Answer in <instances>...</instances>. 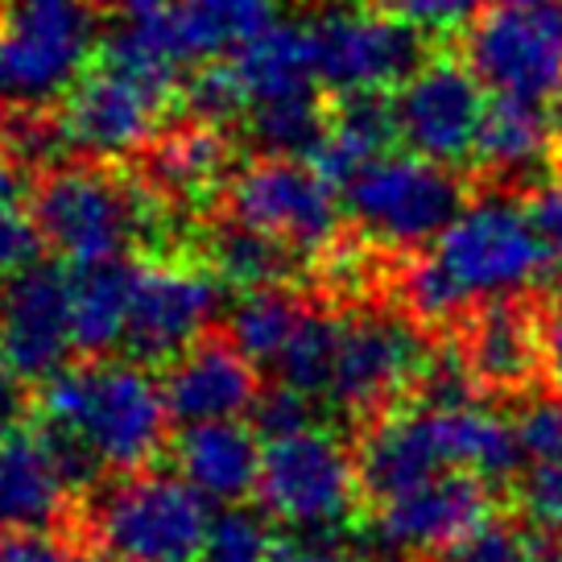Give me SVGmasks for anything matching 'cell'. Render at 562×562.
Wrapping results in <instances>:
<instances>
[{
    "instance_id": "obj_1",
    "label": "cell",
    "mask_w": 562,
    "mask_h": 562,
    "mask_svg": "<svg viewBox=\"0 0 562 562\" xmlns=\"http://www.w3.org/2000/svg\"><path fill=\"white\" fill-rule=\"evenodd\" d=\"M42 418L54 439H63L88 468L104 472H145L166 447L170 405L161 381L137 360H91L67 364L42 393Z\"/></svg>"
},
{
    "instance_id": "obj_2",
    "label": "cell",
    "mask_w": 562,
    "mask_h": 562,
    "mask_svg": "<svg viewBox=\"0 0 562 562\" xmlns=\"http://www.w3.org/2000/svg\"><path fill=\"white\" fill-rule=\"evenodd\" d=\"M521 459L517 422H505L488 405H430L389 414L372 426L360 451V488L376 505L447 472H468L475 480H501Z\"/></svg>"
},
{
    "instance_id": "obj_3",
    "label": "cell",
    "mask_w": 562,
    "mask_h": 562,
    "mask_svg": "<svg viewBox=\"0 0 562 562\" xmlns=\"http://www.w3.org/2000/svg\"><path fill=\"white\" fill-rule=\"evenodd\" d=\"M30 211L42 245L54 248L70 269L124 261L128 248L149 240L158 228L154 191L133 187L95 161L54 166L30 194Z\"/></svg>"
},
{
    "instance_id": "obj_4",
    "label": "cell",
    "mask_w": 562,
    "mask_h": 562,
    "mask_svg": "<svg viewBox=\"0 0 562 562\" xmlns=\"http://www.w3.org/2000/svg\"><path fill=\"white\" fill-rule=\"evenodd\" d=\"M91 54V0H9L0 9V104L37 116L79 88Z\"/></svg>"
},
{
    "instance_id": "obj_5",
    "label": "cell",
    "mask_w": 562,
    "mask_h": 562,
    "mask_svg": "<svg viewBox=\"0 0 562 562\" xmlns=\"http://www.w3.org/2000/svg\"><path fill=\"white\" fill-rule=\"evenodd\" d=\"M207 505L178 472L121 475L91 509L88 550L108 562H191L215 517Z\"/></svg>"
},
{
    "instance_id": "obj_6",
    "label": "cell",
    "mask_w": 562,
    "mask_h": 562,
    "mask_svg": "<svg viewBox=\"0 0 562 562\" xmlns=\"http://www.w3.org/2000/svg\"><path fill=\"white\" fill-rule=\"evenodd\" d=\"M430 261L468 302H509L538 285L550 265L533 207L505 194L475 199L456 215V224L435 240Z\"/></svg>"
},
{
    "instance_id": "obj_7",
    "label": "cell",
    "mask_w": 562,
    "mask_h": 562,
    "mask_svg": "<svg viewBox=\"0 0 562 562\" xmlns=\"http://www.w3.org/2000/svg\"><path fill=\"white\" fill-rule=\"evenodd\" d=\"M468 207L451 166L418 154H385L344 187L351 224L381 248L435 245Z\"/></svg>"
},
{
    "instance_id": "obj_8",
    "label": "cell",
    "mask_w": 562,
    "mask_h": 562,
    "mask_svg": "<svg viewBox=\"0 0 562 562\" xmlns=\"http://www.w3.org/2000/svg\"><path fill=\"white\" fill-rule=\"evenodd\" d=\"M175 91L178 83L100 54V67H91L54 112V128L63 137V149H79L95 161L128 158L158 140Z\"/></svg>"
},
{
    "instance_id": "obj_9",
    "label": "cell",
    "mask_w": 562,
    "mask_h": 562,
    "mask_svg": "<svg viewBox=\"0 0 562 562\" xmlns=\"http://www.w3.org/2000/svg\"><path fill=\"white\" fill-rule=\"evenodd\" d=\"M232 224L261 232L290 252H327L339 232L335 182L302 158H257L224 182Z\"/></svg>"
},
{
    "instance_id": "obj_10",
    "label": "cell",
    "mask_w": 562,
    "mask_h": 562,
    "mask_svg": "<svg viewBox=\"0 0 562 562\" xmlns=\"http://www.w3.org/2000/svg\"><path fill=\"white\" fill-rule=\"evenodd\" d=\"M360 468L344 442L327 430H299L265 442L261 459V509L294 529H335L348 521L360 496Z\"/></svg>"
},
{
    "instance_id": "obj_11",
    "label": "cell",
    "mask_w": 562,
    "mask_h": 562,
    "mask_svg": "<svg viewBox=\"0 0 562 562\" xmlns=\"http://www.w3.org/2000/svg\"><path fill=\"white\" fill-rule=\"evenodd\" d=\"M323 88L339 95H385L422 67L418 25L402 13L331 4L306 21Z\"/></svg>"
},
{
    "instance_id": "obj_12",
    "label": "cell",
    "mask_w": 562,
    "mask_h": 562,
    "mask_svg": "<svg viewBox=\"0 0 562 562\" xmlns=\"http://www.w3.org/2000/svg\"><path fill=\"white\" fill-rule=\"evenodd\" d=\"M91 475L63 439L37 426L0 435V538H46L67 521L75 488Z\"/></svg>"
},
{
    "instance_id": "obj_13",
    "label": "cell",
    "mask_w": 562,
    "mask_h": 562,
    "mask_svg": "<svg viewBox=\"0 0 562 562\" xmlns=\"http://www.w3.org/2000/svg\"><path fill=\"white\" fill-rule=\"evenodd\" d=\"M397 112V137L439 166H459L463 158H475V140L488 116L484 83L468 63L435 58L422 63L393 95Z\"/></svg>"
},
{
    "instance_id": "obj_14",
    "label": "cell",
    "mask_w": 562,
    "mask_h": 562,
    "mask_svg": "<svg viewBox=\"0 0 562 562\" xmlns=\"http://www.w3.org/2000/svg\"><path fill=\"white\" fill-rule=\"evenodd\" d=\"M430 348L402 315L364 311L339 331V356L331 372V402L351 414H372L397 402L409 385H422Z\"/></svg>"
},
{
    "instance_id": "obj_15",
    "label": "cell",
    "mask_w": 562,
    "mask_h": 562,
    "mask_svg": "<svg viewBox=\"0 0 562 562\" xmlns=\"http://www.w3.org/2000/svg\"><path fill=\"white\" fill-rule=\"evenodd\" d=\"M75 348L70 269L34 265L0 285V364L18 381L46 385Z\"/></svg>"
},
{
    "instance_id": "obj_16",
    "label": "cell",
    "mask_w": 562,
    "mask_h": 562,
    "mask_svg": "<svg viewBox=\"0 0 562 562\" xmlns=\"http://www.w3.org/2000/svg\"><path fill=\"white\" fill-rule=\"evenodd\" d=\"M220 311V278L194 261L137 265L133 315L124 348L137 360H178L203 344L211 318Z\"/></svg>"
},
{
    "instance_id": "obj_17",
    "label": "cell",
    "mask_w": 562,
    "mask_h": 562,
    "mask_svg": "<svg viewBox=\"0 0 562 562\" xmlns=\"http://www.w3.org/2000/svg\"><path fill=\"white\" fill-rule=\"evenodd\" d=\"M468 67L505 100H546L562 83V42L546 9L492 4L468 34Z\"/></svg>"
},
{
    "instance_id": "obj_18",
    "label": "cell",
    "mask_w": 562,
    "mask_h": 562,
    "mask_svg": "<svg viewBox=\"0 0 562 562\" xmlns=\"http://www.w3.org/2000/svg\"><path fill=\"white\" fill-rule=\"evenodd\" d=\"M484 521H488L484 480L468 472H447L376 505L372 533L402 554H435V550L442 554Z\"/></svg>"
},
{
    "instance_id": "obj_19",
    "label": "cell",
    "mask_w": 562,
    "mask_h": 562,
    "mask_svg": "<svg viewBox=\"0 0 562 562\" xmlns=\"http://www.w3.org/2000/svg\"><path fill=\"white\" fill-rule=\"evenodd\" d=\"M161 393L170 405V418L182 426L240 422V414H252V405L261 397L257 364L232 339H203L170 360V369L161 376Z\"/></svg>"
},
{
    "instance_id": "obj_20",
    "label": "cell",
    "mask_w": 562,
    "mask_h": 562,
    "mask_svg": "<svg viewBox=\"0 0 562 562\" xmlns=\"http://www.w3.org/2000/svg\"><path fill=\"white\" fill-rule=\"evenodd\" d=\"M265 447L245 422H207L182 426L175 439V468L211 505H240L261 484Z\"/></svg>"
},
{
    "instance_id": "obj_21",
    "label": "cell",
    "mask_w": 562,
    "mask_h": 562,
    "mask_svg": "<svg viewBox=\"0 0 562 562\" xmlns=\"http://www.w3.org/2000/svg\"><path fill=\"white\" fill-rule=\"evenodd\" d=\"M228 67L236 75L240 95H245V116L252 108L306 100L318 88L315 46H311V30L306 25H285V21H278L257 42H248V46H240V50L232 54Z\"/></svg>"
},
{
    "instance_id": "obj_22",
    "label": "cell",
    "mask_w": 562,
    "mask_h": 562,
    "mask_svg": "<svg viewBox=\"0 0 562 562\" xmlns=\"http://www.w3.org/2000/svg\"><path fill=\"white\" fill-rule=\"evenodd\" d=\"M463 360L480 385L492 389H521L542 364V331H533L517 306L509 302H492L488 311H480L463 339Z\"/></svg>"
},
{
    "instance_id": "obj_23",
    "label": "cell",
    "mask_w": 562,
    "mask_h": 562,
    "mask_svg": "<svg viewBox=\"0 0 562 562\" xmlns=\"http://www.w3.org/2000/svg\"><path fill=\"white\" fill-rule=\"evenodd\" d=\"M133 290H137V265L104 261L70 269V318H75V348L104 360L121 348L133 315Z\"/></svg>"
},
{
    "instance_id": "obj_24",
    "label": "cell",
    "mask_w": 562,
    "mask_h": 562,
    "mask_svg": "<svg viewBox=\"0 0 562 562\" xmlns=\"http://www.w3.org/2000/svg\"><path fill=\"white\" fill-rule=\"evenodd\" d=\"M397 137V112L385 95H344V104L327 121V133L311 154L318 175L348 187L351 178L376 158H385V145Z\"/></svg>"
},
{
    "instance_id": "obj_25",
    "label": "cell",
    "mask_w": 562,
    "mask_h": 562,
    "mask_svg": "<svg viewBox=\"0 0 562 562\" xmlns=\"http://www.w3.org/2000/svg\"><path fill=\"white\" fill-rule=\"evenodd\" d=\"M145 161V187L154 199H170V203H194L207 191L220 187L224 178V140L211 124H191L178 128L175 137L154 140Z\"/></svg>"
},
{
    "instance_id": "obj_26",
    "label": "cell",
    "mask_w": 562,
    "mask_h": 562,
    "mask_svg": "<svg viewBox=\"0 0 562 562\" xmlns=\"http://www.w3.org/2000/svg\"><path fill=\"white\" fill-rule=\"evenodd\" d=\"M550 121L533 100H505L496 95L488 104L480 140H475V158L484 170L505 178H526L550 154Z\"/></svg>"
},
{
    "instance_id": "obj_27",
    "label": "cell",
    "mask_w": 562,
    "mask_h": 562,
    "mask_svg": "<svg viewBox=\"0 0 562 562\" xmlns=\"http://www.w3.org/2000/svg\"><path fill=\"white\" fill-rule=\"evenodd\" d=\"M194 58L236 54L278 25V0H175Z\"/></svg>"
},
{
    "instance_id": "obj_28",
    "label": "cell",
    "mask_w": 562,
    "mask_h": 562,
    "mask_svg": "<svg viewBox=\"0 0 562 562\" xmlns=\"http://www.w3.org/2000/svg\"><path fill=\"white\" fill-rule=\"evenodd\" d=\"M311 302L269 285V290H248L236 299L228 315V339L245 351L257 369H273L278 356L285 351L290 335L299 331L302 315H306Z\"/></svg>"
},
{
    "instance_id": "obj_29",
    "label": "cell",
    "mask_w": 562,
    "mask_h": 562,
    "mask_svg": "<svg viewBox=\"0 0 562 562\" xmlns=\"http://www.w3.org/2000/svg\"><path fill=\"white\" fill-rule=\"evenodd\" d=\"M290 248L269 240L261 232L245 228V224H220L207 240V269L215 278L232 285V290H269L281 285V278L290 273Z\"/></svg>"
},
{
    "instance_id": "obj_30",
    "label": "cell",
    "mask_w": 562,
    "mask_h": 562,
    "mask_svg": "<svg viewBox=\"0 0 562 562\" xmlns=\"http://www.w3.org/2000/svg\"><path fill=\"white\" fill-rule=\"evenodd\" d=\"M339 331H344V327H339L323 306L311 302L299 323V331L290 335V344H285V351L278 356V364L269 369L278 376V385L299 389L306 397L327 393V389H331L335 356H339Z\"/></svg>"
},
{
    "instance_id": "obj_31",
    "label": "cell",
    "mask_w": 562,
    "mask_h": 562,
    "mask_svg": "<svg viewBox=\"0 0 562 562\" xmlns=\"http://www.w3.org/2000/svg\"><path fill=\"white\" fill-rule=\"evenodd\" d=\"M42 232L34 224V211L25 207V178L21 161L0 154V285L37 265Z\"/></svg>"
},
{
    "instance_id": "obj_32",
    "label": "cell",
    "mask_w": 562,
    "mask_h": 562,
    "mask_svg": "<svg viewBox=\"0 0 562 562\" xmlns=\"http://www.w3.org/2000/svg\"><path fill=\"white\" fill-rule=\"evenodd\" d=\"M278 538L269 533V521L261 513L232 505V509L215 513L207 529V542L199 562H269L273 559Z\"/></svg>"
},
{
    "instance_id": "obj_33",
    "label": "cell",
    "mask_w": 562,
    "mask_h": 562,
    "mask_svg": "<svg viewBox=\"0 0 562 562\" xmlns=\"http://www.w3.org/2000/svg\"><path fill=\"white\" fill-rule=\"evenodd\" d=\"M439 562H538V546L513 521H484L451 550H442Z\"/></svg>"
},
{
    "instance_id": "obj_34",
    "label": "cell",
    "mask_w": 562,
    "mask_h": 562,
    "mask_svg": "<svg viewBox=\"0 0 562 562\" xmlns=\"http://www.w3.org/2000/svg\"><path fill=\"white\" fill-rule=\"evenodd\" d=\"M402 294L422 323H447V318H456L463 311V299L456 294V285L442 278V269L430 257H418L405 269Z\"/></svg>"
},
{
    "instance_id": "obj_35",
    "label": "cell",
    "mask_w": 562,
    "mask_h": 562,
    "mask_svg": "<svg viewBox=\"0 0 562 562\" xmlns=\"http://www.w3.org/2000/svg\"><path fill=\"white\" fill-rule=\"evenodd\" d=\"M517 439L538 468L562 463V393L533 397L517 418Z\"/></svg>"
},
{
    "instance_id": "obj_36",
    "label": "cell",
    "mask_w": 562,
    "mask_h": 562,
    "mask_svg": "<svg viewBox=\"0 0 562 562\" xmlns=\"http://www.w3.org/2000/svg\"><path fill=\"white\" fill-rule=\"evenodd\" d=\"M252 418H257V430L269 439H285V435H299V430H311V397L299 393V389L273 385L269 393L257 397L252 405Z\"/></svg>"
},
{
    "instance_id": "obj_37",
    "label": "cell",
    "mask_w": 562,
    "mask_h": 562,
    "mask_svg": "<svg viewBox=\"0 0 562 562\" xmlns=\"http://www.w3.org/2000/svg\"><path fill=\"white\" fill-rule=\"evenodd\" d=\"M521 501H526V513L533 526L562 533V463L533 468V475L521 488Z\"/></svg>"
},
{
    "instance_id": "obj_38",
    "label": "cell",
    "mask_w": 562,
    "mask_h": 562,
    "mask_svg": "<svg viewBox=\"0 0 562 562\" xmlns=\"http://www.w3.org/2000/svg\"><path fill=\"white\" fill-rule=\"evenodd\" d=\"M269 562H351V550L331 529H294L290 538H278Z\"/></svg>"
},
{
    "instance_id": "obj_39",
    "label": "cell",
    "mask_w": 562,
    "mask_h": 562,
    "mask_svg": "<svg viewBox=\"0 0 562 562\" xmlns=\"http://www.w3.org/2000/svg\"><path fill=\"white\" fill-rule=\"evenodd\" d=\"M0 562H108L88 546H63L58 538H0Z\"/></svg>"
},
{
    "instance_id": "obj_40",
    "label": "cell",
    "mask_w": 562,
    "mask_h": 562,
    "mask_svg": "<svg viewBox=\"0 0 562 562\" xmlns=\"http://www.w3.org/2000/svg\"><path fill=\"white\" fill-rule=\"evenodd\" d=\"M327 281H331L335 294L356 299V294H369L372 281H376V261L360 248H335L327 257Z\"/></svg>"
},
{
    "instance_id": "obj_41",
    "label": "cell",
    "mask_w": 562,
    "mask_h": 562,
    "mask_svg": "<svg viewBox=\"0 0 562 562\" xmlns=\"http://www.w3.org/2000/svg\"><path fill=\"white\" fill-rule=\"evenodd\" d=\"M480 4L484 0H397L402 18H409L414 25H426V30H456Z\"/></svg>"
},
{
    "instance_id": "obj_42",
    "label": "cell",
    "mask_w": 562,
    "mask_h": 562,
    "mask_svg": "<svg viewBox=\"0 0 562 562\" xmlns=\"http://www.w3.org/2000/svg\"><path fill=\"white\" fill-rule=\"evenodd\" d=\"M533 220H538V232L546 240V252H550V265L559 269L562 278V182H550L538 191L533 199Z\"/></svg>"
},
{
    "instance_id": "obj_43",
    "label": "cell",
    "mask_w": 562,
    "mask_h": 562,
    "mask_svg": "<svg viewBox=\"0 0 562 562\" xmlns=\"http://www.w3.org/2000/svg\"><path fill=\"white\" fill-rule=\"evenodd\" d=\"M21 414H25V381H18L13 372L0 364V435L25 426Z\"/></svg>"
},
{
    "instance_id": "obj_44",
    "label": "cell",
    "mask_w": 562,
    "mask_h": 562,
    "mask_svg": "<svg viewBox=\"0 0 562 562\" xmlns=\"http://www.w3.org/2000/svg\"><path fill=\"white\" fill-rule=\"evenodd\" d=\"M542 369L550 385L562 393V311H554L542 327Z\"/></svg>"
},
{
    "instance_id": "obj_45",
    "label": "cell",
    "mask_w": 562,
    "mask_h": 562,
    "mask_svg": "<svg viewBox=\"0 0 562 562\" xmlns=\"http://www.w3.org/2000/svg\"><path fill=\"white\" fill-rule=\"evenodd\" d=\"M91 4H95V13L128 21V18H140V13H154V9H161L166 0H91Z\"/></svg>"
},
{
    "instance_id": "obj_46",
    "label": "cell",
    "mask_w": 562,
    "mask_h": 562,
    "mask_svg": "<svg viewBox=\"0 0 562 562\" xmlns=\"http://www.w3.org/2000/svg\"><path fill=\"white\" fill-rule=\"evenodd\" d=\"M492 4H513V9H546L550 0H492Z\"/></svg>"
},
{
    "instance_id": "obj_47",
    "label": "cell",
    "mask_w": 562,
    "mask_h": 562,
    "mask_svg": "<svg viewBox=\"0 0 562 562\" xmlns=\"http://www.w3.org/2000/svg\"><path fill=\"white\" fill-rule=\"evenodd\" d=\"M550 18H554V30H559V42H562V0H550Z\"/></svg>"
},
{
    "instance_id": "obj_48",
    "label": "cell",
    "mask_w": 562,
    "mask_h": 562,
    "mask_svg": "<svg viewBox=\"0 0 562 562\" xmlns=\"http://www.w3.org/2000/svg\"><path fill=\"white\" fill-rule=\"evenodd\" d=\"M554 133L562 137V95H559V108H554Z\"/></svg>"
},
{
    "instance_id": "obj_49",
    "label": "cell",
    "mask_w": 562,
    "mask_h": 562,
    "mask_svg": "<svg viewBox=\"0 0 562 562\" xmlns=\"http://www.w3.org/2000/svg\"><path fill=\"white\" fill-rule=\"evenodd\" d=\"M550 562H562V550H559V554H554V559H550Z\"/></svg>"
}]
</instances>
